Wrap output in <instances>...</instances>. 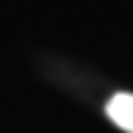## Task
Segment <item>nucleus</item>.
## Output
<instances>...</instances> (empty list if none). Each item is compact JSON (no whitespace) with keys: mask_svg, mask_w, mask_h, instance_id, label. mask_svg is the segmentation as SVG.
I'll return each instance as SVG.
<instances>
[{"mask_svg":"<svg viewBox=\"0 0 133 133\" xmlns=\"http://www.w3.org/2000/svg\"><path fill=\"white\" fill-rule=\"evenodd\" d=\"M107 115L113 120L115 127L127 133H133V93H124V91L115 93L107 102Z\"/></svg>","mask_w":133,"mask_h":133,"instance_id":"f257e3e1","label":"nucleus"}]
</instances>
